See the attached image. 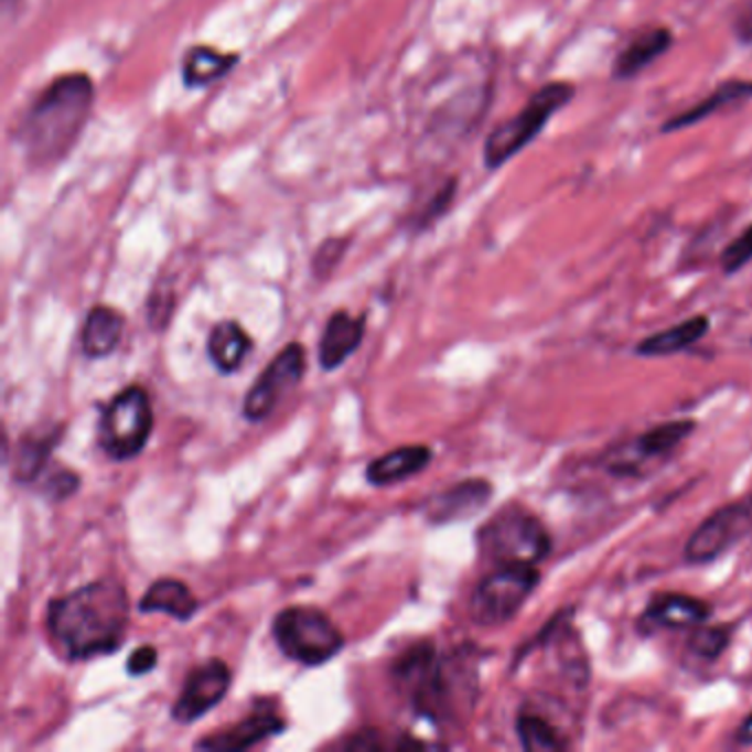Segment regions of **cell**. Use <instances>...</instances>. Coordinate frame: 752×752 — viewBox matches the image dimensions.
Wrapping results in <instances>:
<instances>
[{"instance_id":"1","label":"cell","mask_w":752,"mask_h":752,"mask_svg":"<svg viewBox=\"0 0 752 752\" xmlns=\"http://www.w3.org/2000/svg\"><path fill=\"white\" fill-rule=\"evenodd\" d=\"M95 106V82L84 71H66L46 82L15 123V143L31 170L62 163L77 146Z\"/></svg>"},{"instance_id":"2","label":"cell","mask_w":752,"mask_h":752,"mask_svg":"<svg viewBox=\"0 0 752 752\" xmlns=\"http://www.w3.org/2000/svg\"><path fill=\"white\" fill-rule=\"evenodd\" d=\"M130 600L119 580L101 578L46 606V629L55 646L71 662H86L119 651L126 640Z\"/></svg>"},{"instance_id":"3","label":"cell","mask_w":752,"mask_h":752,"mask_svg":"<svg viewBox=\"0 0 752 752\" xmlns=\"http://www.w3.org/2000/svg\"><path fill=\"white\" fill-rule=\"evenodd\" d=\"M399 695L437 726L465 717L476 697V659L468 648L437 653L430 640L408 646L390 666Z\"/></svg>"},{"instance_id":"4","label":"cell","mask_w":752,"mask_h":752,"mask_svg":"<svg viewBox=\"0 0 752 752\" xmlns=\"http://www.w3.org/2000/svg\"><path fill=\"white\" fill-rule=\"evenodd\" d=\"M576 97V84L569 79H549L540 84L527 101L507 119L498 121L483 141V165L494 172L523 152L547 123L565 110Z\"/></svg>"},{"instance_id":"5","label":"cell","mask_w":752,"mask_h":752,"mask_svg":"<svg viewBox=\"0 0 752 752\" xmlns=\"http://www.w3.org/2000/svg\"><path fill=\"white\" fill-rule=\"evenodd\" d=\"M476 545L494 565H538L551 554V536L542 520L523 505L498 509L479 531Z\"/></svg>"},{"instance_id":"6","label":"cell","mask_w":752,"mask_h":752,"mask_svg":"<svg viewBox=\"0 0 752 752\" xmlns=\"http://www.w3.org/2000/svg\"><path fill=\"white\" fill-rule=\"evenodd\" d=\"M271 635L280 653L302 666H322L344 648V633L318 606L291 604L276 613Z\"/></svg>"},{"instance_id":"7","label":"cell","mask_w":752,"mask_h":752,"mask_svg":"<svg viewBox=\"0 0 752 752\" xmlns=\"http://www.w3.org/2000/svg\"><path fill=\"white\" fill-rule=\"evenodd\" d=\"M154 426L150 395L143 386L121 388L99 419V445L112 461H128L143 452Z\"/></svg>"},{"instance_id":"8","label":"cell","mask_w":752,"mask_h":752,"mask_svg":"<svg viewBox=\"0 0 752 752\" xmlns=\"http://www.w3.org/2000/svg\"><path fill=\"white\" fill-rule=\"evenodd\" d=\"M538 582L540 573L534 565H496L470 595V620L483 629L507 624L529 600Z\"/></svg>"},{"instance_id":"9","label":"cell","mask_w":752,"mask_h":752,"mask_svg":"<svg viewBox=\"0 0 752 752\" xmlns=\"http://www.w3.org/2000/svg\"><path fill=\"white\" fill-rule=\"evenodd\" d=\"M752 531V503H726L706 516L684 545V560L688 565H706L732 549Z\"/></svg>"},{"instance_id":"10","label":"cell","mask_w":752,"mask_h":752,"mask_svg":"<svg viewBox=\"0 0 752 752\" xmlns=\"http://www.w3.org/2000/svg\"><path fill=\"white\" fill-rule=\"evenodd\" d=\"M304 373L307 351L300 342H289L247 390L243 399V417L254 423L267 419L280 399L302 382Z\"/></svg>"},{"instance_id":"11","label":"cell","mask_w":752,"mask_h":752,"mask_svg":"<svg viewBox=\"0 0 752 752\" xmlns=\"http://www.w3.org/2000/svg\"><path fill=\"white\" fill-rule=\"evenodd\" d=\"M692 419H670L664 423H657L642 432L635 441L624 443L617 450H611L604 459V468L609 474L629 479V476H642L644 468H648L655 461H662L668 456L679 443H684L692 430Z\"/></svg>"},{"instance_id":"12","label":"cell","mask_w":752,"mask_h":752,"mask_svg":"<svg viewBox=\"0 0 752 752\" xmlns=\"http://www.w3.org/2000/svg\"><path fill=\"white\" fill-rule=\"evenodd\" d=\"M232 684V670L221 657H210L194 666L176 695L170 717L179 723H194L227 695Z\"/></svg>"},{"instance_id":"13","label":"cell","mask_w":752,"mask_h":752,"mask_svg":"<svg viewBox=\"0 0 752 752\" xmlns=\"http://www.w3.org/2000/svg\"><path fill=\"white\" fill-rule=\"evenodd\" d=\"M284 726H287L284 719L269 703H262V706H256L240 721L203 737L201 741L194 743V748L221 750V752L247 750V748L262 743L265 739L276 737L278 732L284 730Z\"/></svg>"},{"instance_id":"14","label":"cell","mask_w":752,"mask_h":752,"mask_svg":"<svg viewBox=\"0 0 752 752\" xmlns=\"http://www.w3.org/2000/svg\"><path fill=\"white\" fill-rule=\"evenodd\" d=\"M675 44V33L666 24H648L615 53L611 60V79L629 82L655 64Z\"/></svg>"},{"instance_id":"15","label":"cell","mask_w":752,"mask_h":752,"mask_svg":"<svg viewBox=\"0 0 752 752\" xmlns=\"http://www.w3.org/2000/svg\"><path fill=\"white\" fill-rule=\"evenodd\" d=\"M752 99V77H728L719 82L715 88H710L708 95H703L699 101L686 106L684 110L670 115L662 121L659 132L670 135L679 130H688L708 117L721 112L728 106H739L743 101Z\"/></svg>"},{"instance_id":"16","label":"cell","mask_w":752,"mask_h":752,"mask_svg":"<svg viewBox=\"0 0 752 752\" xmlns=\"http://www.w3.org/2000/svg\"><path fill=\"white\" fill-rule=\"evenodd\" d=\"M494 487L485 479H465L434 494L426 503V516L434 525L459 523L476 516L492 498Z\"/></svg>"},{"instance_id":"17","label":"cell","mask_w":752,"mask_h":752,"mask_svg":"<svg viewBox=\"0 0 752 752\" xmlns=\"http://www.w3.org/2000/svg\"><path fill=\"white\" fill-rule=\"evenodd\" d=\"M366 331V315H351L346 311H333L322 329L318 342V362L322 370L340 368L362 344Z\"/></svg>"},{"instance_id":"18","label":"cell","mask_w":752,"mask_h":752,"mask_svg":"<svg viewBox=\"0 0 752 752\" xmlns=\"http://www.w3.org/2000/svg\"><path fill=\"white\" fill-rule=\"evenodd\" d=\"M710 617V604L686 593H657L642 613L646 629H692Z\"/></svg>"},{"instance_id":"19","label":"cell","mask_w":752,"mask_h":752,"mask_svg":"<svg viewBox=\"0 0 752 752\" xmlns=\"http://www.w3.org/2000/svg\"><path fill=\"white\" fill-rule=\"evenodd\" d=\"M430 461H432V450L428 445L423 443L399 445V448L384 452L382 456L373 459L366 465V481L375 487L395 485L426 470Z\"/></svg>"},{"instance_id":"20","label":"cell","mask_w":752,"mask_h":752,"mask_svg":"<svg viewBox=\"0 0 752 752\" xmlns=\"http://www.w3.org/2000/svg\"><path fill=\"white\" fill-rule=\"evenodd\" d=\"M240 55L236 51H218L210 44H192L181 57V82L185 88H205L223 79L236 64Z\"/></svg>"},{"instance_id":"21","label":"cell","mask_w":752,"mask_h":752,"mask_svg":"<svg viewBox=\"0 0 752 752\" xmlns=\"http://www.w3.org/2000/svg\"><path fill=\"white\" fill-rule=\"evenodd\" d=\"M123 315L108 304H95L82 326V351L90 359L110 355L123 335Z\"/></svg>"},{"instance_id":"22","label":"cell","mask_w":752,"mask_h":752,"mask_svg":"<svg viewBox=\"0 0 752 752\" xmlns=\"http://www.w3.org/2000/svg\"><path fill=\"white\" fill-rule=\"evenodd\" d=\"M141 613H165L179 622H187L198 611V600L190 591V587L176 578H159L154 580L143 598L139 600Z\"/></svg>"},{"instance_id":"23","label":"cell","mask_w":752,"mask_h":752,"mask_svg":"<svg viewBox=\"0 0 752 752\" xmlns=\"http://www.w3.org/2000/svg\"><path fill=\"white\" fill-rule=\"evenodd\" d=\"M710 329V318L708 315H692L686 318L664 331H657L635 344V353L644 357H666L681 353L697 344Z\"/></svg>"},{"instance_id":"24","label":"cell","mask_w":752,"mask_h":752,"mask_svg":"<svg viewBox=\"0 0 752 752\" xmlns=\"http://www.w3.org/2000/svg\"><path fill=\"white\" fill-rule=\"evenodd\" d=\"M207 357L218 373H234L251 351L249 333L236 320H221L207 333Z\"/></svg>"},{"instance_id":"25","label":"cell","mask_w":752,"mask_h":752,"mask_svg":"<svg viewBox=\"0 0 752 752\" xmlns=\"http://www.w3.org/2000/svg\"><path fill=\"white\" fill-rule=\"evenodd\" d=\"M62 437V426H51L44 432H26L18 445H15V459H13V481L29 485L33 483L42 470L46 468L53 448L57 445Z\"/></svg>"},{"instance_id":"26","label":"cell","mask_w":752,"mask_h":752,"mask_svg":"<svg viewBox=\"0 0 752 752\" xmlns=\"http://www.w3.org/2000/svg\"><path fill=\"white\" fill-rule=\"evenodd\" d=\"M516 737L523 750L527 752H558L567 750L569 743L560 734V730L545 719V715L536 710H520L516 717Z\"/></svg>"},{"instance_id":"27","label":"cell","mask_w":752,"mask_h":752,"mask_svg":"<svg viewBox=\"0 0 752 752\" xmlns=\"http://www.w3.org/2000/svg\"><path fill=\"white\" fill-rule=\"evenodd\" d=\"M456 194H459V176L450 174L434 187V192L412 214V218L408 221L410 229L415 234H421V232H428L430 227H434L452 210Z\"/></svg>"},{"instance_id":"28","label":"cell","mask_w":752,"mask_h":752,"mask_svg":"<svg viewBox=\"0 0 752 752\" xmlns=\"http://www.w3.org/2000/svg\"><path fill=\"white\" fill-rule=\"evenodd\" d=\"M732 640V629L728 624H717V626H692L688 635V651L697 655L699 659L706 662H717L726 648L730 646Z\"/></svg>"},{"instance_id":"29","label":"cell","mask_w":752,"mask_h":752,"mask_svg":"<svg viewBox=\"0 0 752 752\" xmlns=\"http://www.w3.org/2000/svg\"><path fill=\"white\" fill-rule=\"evenodd\" d=\"M353 236L344 234V236H329L324 238L311 254V276L315 280H326L335 273V269L340 267V262L344 260L348 245H351Z\"/></svg>"},{"instance_id":"30","label":"cell","mask_w":752,"mask_h":752,"mask_svg":"<svg viewBox=\"0 0 752 752\" xmlns=\"http://www.w3.org/2000/svg\"><path fill=\"white\" fill-rule=\"evenodd\" d=\"M748 262H752V223L728 240L719 254V267L726 276L739 273Z\"/></svg>"},{"instance_id":"31","label":"cell","mask_w":752,"mask_h":752,"mask_svg":"<svg viewBox=\"0 0 752 752\" xmlns=\"http://www.w3.org/2000/svg\"><path fill=\"white\" fill-rule=\"evenodd\" d=\"M174 309V293L170 287H165L163 282L152 289L150 298H148V320L152 324L154 331H163V326L168 324L170 315Z\"/></svg>"},{"instance_id":"32","label":"cell","mask_w":752,"mask_h":752,"mask_svg":"<svg viewBox=\"0 0 752 752\" xmlns=\"http://www.w3.org/2000/svg\"><path fill=\"white\" fill-rule=\"evenodd\" d=\"M77 487H79V474L73 472V470L62 468V470L53 472V474L44 481L42 494H44L49 501L60 503V501H66L68 496H73V494L77 492Z\"/></svg>"},{"instance_id":"33","label":"cell","mask_w":752,"mask_h":752,"mask_svg":"<svg viewBox=\"0 0 752 752\" xmlns=\"http://www.w3.org/2000/svg\"><path fill=\"white\" fill-rule=\"evenodd\" d=\"M730 31L737 44L752 46V0H745L737 7L730 20Z\"/></svg>"},{"instance_id":"34","label":"cell","mask_w":752,"mask_h":752,"mask_svg":"<svg viewBox=\"0 0 752 752\" xmlns=\"http://www.w3.org/2000/svg\"><path fill=\"white\" fill-rule=\"evenodd\" d=\"M342 748L346 750H386V748H395V743H390L379 730L375 728H364L357 730L355 734H351Z\"/></svg>"},{"instance_id":"35","label":"cell","mask_w":752,"mask_h":752,"mask_svg":"<svg viewBox=\"0 0 752 752\" xmlns=\"http://www.w3.org/2000/svg\"><path fill=\"white\" fill-rule=\"evenodd\" d=\"M157 659H159V651H157L152 644H143V646L135 648V651L128 655V659H126V670H128V675H132V677H141V675L154 670Z\"/></svg>"},{"instance_id":"36","label":"cell","mask_w":752,"mask_h":752,"mask_svg":"<svg viewBox=\"0 0 752 752\" xmlns=\"http://www.w3.org/2000/svg\"><path fill=\"white\" fill-rule=\"evenodd\" d=\"M734 743L737 745H752V712H748L745 719L737 726Z\"/></svg>"},{"instance_id":"37","label":"cell","mask_w":752,"mask_h":752,"mask_svg":"<svg viewBox=\"0 0 752 752\" xmlns=\"http://www.w3.org/2000/svg\"><path fill=\"white\" fill-rule=\"evenodd\" d=\"M2 2H4V4H9V2H11V0H2Z\"/></svg>"}]
</instances>
